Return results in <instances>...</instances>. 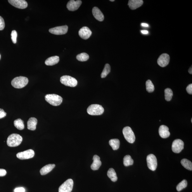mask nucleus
<instances>
[{"mask_svg": "<svg viewBox=\"0 0 192 192\" xmlns=\"http://www.w3.org/2000/svg\"><path fill=\"white\" fill-rule=\"evenodd\" d=\"M23 141L20 135L13 134L9 136L7 140V144L9 147H15L20 145Z\"/></svg>", "mask_w": 192, "mask_h": 192, "instance_id": "obj_1", "label": "nucleus"}, {"mask_svg": "<svg viewBox=\"0 0 192 192\" xmlns=\"http://www.w3.org/2000/svg\"><path fill=\"white\" fill-rule=\"evenodd\" d=\"M45 99L47 102L54 106L60 105L63 101L61 96L55 94H47L45 96Z\"/></svg>", "mask_w": 192, "mask_h": 192, "instance_id": "obj_2", "label": "nucleus"}, {"mask_svg": "<svg viewBox=\"0 0 192 192\" xmlns=\"http://www.w3.org/2000/svg\"><path fill=\"white\" fill-rule=\"evenodd\" d=\"M28 80L27 77L20 76L14 78L12 80L11 85L15 88L20 89L23 88L28 84Z\"/></svg>", "mask_w": 192, "mask_h": 192, "instance_id": "obj_3", "label": "nucleus"}, {"mask_svg": "<svg viewBox=\"0 0 192 192\" xmlns=\"http://www.w3.org/2000/svg\"><path fill=\"white\" fill-rule=\"evenodd\" d=\"M87 112L91 115H100L103 113L104 109L99 104H92L87 108Z\"/></svg>", "mask_w": 192, "mask_h": 192, "instance_id": "obj_4", "label": "nucleus"}, {"mask_svg": "<svg viewBox=\"0 0 192 192\" xmlns=\"http://www.w3.org/2000/svg\"><path fill=\"white\" fill-rule=\"evenodd\" d=\"M61 83L66 86L74 87L78 84L77 80L75 78L69 75H63L60 78Z\"/></svg>", "mask_w": 192, "mask_h": 192, "instance_id": "obj_5", "label": "nucleus"}, {"mask_svg": "<svg viewBox=\"0 0 192 192\" xmlns=\"http://www.w3.org/2000/svg\"><path fill=\"white\" fill-rule=\"evenodd\" d=\"M122 132L125 138L128 142L131 143H134L136 137L131 127L129 126L125 127L123 129Z\"/></svg>", "mask_w": 192, "mask_h": 192, "instance_id": "obj_6", "label": "nucleus"}, {"mask_svg": "<svg viewBox=\"0 0 192 192\" xmlns=\"http://www.w3.org/2000/svg\"><path fill=\"white\" fill-rule=\"evenodd\" d=\"M147 162L149 169L152 171L156 169L157 167V161L155 155L153 154L148 155L147 156Z\"/></svg>", "mask_w": 192, "mask_h": 192, "instance_id": "obj_7", "label": "nucleus"}, {"mask_svg": "<svg viewBox=\"0 0 192 192\" xmlns=\"http://www.w3.org/2000/svg\"><path fill=\"white\" fill-rule=\"evenodd\" d=\"M73 184L72 179H68L59 187V192H71L72 190Z\"/></svg>", "mask_w": 192, "mask_h": 192, "instance_id": "obj_8", "label": "nucleus"}, {"mask_svg": "<svg viewBox=\"0 0 192 192\" xmlns=\"http://www.w3.org/2000/svg\"><path fill=\"white\" fill-rule=\"evenodd\" d=\"M184 148V143L181 139H176L173 142L172 150L175 153H179Z\"/></svg>", "mask_w": 192, "mask_h": 192, "instance_id": "obj_9", "label": "nucleus"}, {"mask_svg": "<svg viewBox=\"0 0 192 192\" xmlns=\"http://www.w3.org/2000/svg\"><path fill=\"white\" fill-rule=\"evenodd\" d=\"M68 26L64 25L51 28L49 29V32L54 35H62L66 34L68 32Z\"/></svg>", "mask_w": 192, "mask_h": 192, "instance_id": "obj_10", "label": "nucleus"}, {"mask_svg": "<svg viewBox=\"0 0 192 192\" xmlns=\"http://www.w3.org/2000/svg\"><path fill=\"white\" fill-rule=\"evenodd\" d=\"M34 151L32 149H30L23 152L18 153L16 155V156L19 159L24 160L32 158L34 157Z\"/></svg>", "mask_w": 192, "mask_h": 192, "instance_id": "obj_11", "label": "nucleus"}, {"mask_svg": "<svg viewBox=\"0 0 192 192\" xmlns=\"http://www.w3.org/2000/svg\"><path fill=\"white\" fill-rule=\"evenodd\" d=\"M170 61V56L167 53H163L158 59L157 63L160 67H164L167 66Z\"/></svg>", "mask_w": 192, "mask_h": 192, "instance_id": "obj_12", "label": "nucleus"}, {"mask_svg": "<svg viewBox=\"0 0 192 192\" xmlns=\"http://www.w3.org/2000/svg\"><path fill=\"white\" fill-rule=\"evenodd\" d=\"M9 3L16 8L24 9L27 8L28 4L24 0H9Z\"/></svg>", "mask_w": 192, "mask_h": 192, "instance_id": "obj_13", "label": "nucleus"}, {"mask_svg": "<svg viewBox=\"0 0 192 192\" xmlns=\"http://www.w3.org/2000/svg\"><path fill=\"white\" fill-rule=\"evenodd\" d=\"M82 2L80 0L75 1L74 0H71L68 2L67 5V8L68 10L71 11H76L79 8L81 5Z\"/></svg>", "mask_w": 192, "mask_h": 192, "instance_id": "obj_14", "label": "nucleus"}, {"mask_svg": "<svg viewBox=\"0 0 192 192\" xmlns=\"http://www.w3.org/2000/svg\"><path fill=\"white\" fill-rule=\"evenodd\" d=\"M92 34L91 30L87 27H84L80 28L79 31V35L82 39L87 40L89 38Z\"/></svg>", "mask_w": 192, "mask_h": 192, "instance_id": "obj_15", "label": "nucleus"}, {"mask_svg": "<svg viewBox=\"0 0 192 192\" xmlns=\"http://www.w3.org/2000/svg\"><path fill=\"white\" fill-rule=\"evenodd\" d=\"M159 133L160 136L163 139H166L170 136V133L169 128L164 125H161L159 129Z\"/></svg>", "mask_w": 192, "mask_h": 192, "instance_id": "obj_16", "label": "nucleus"}, {"mask_svg": "<svg viewBox=\"0 0 192 192\" xmlns=\"http://www.w3.org/2000/svg\"><path fill=\"white\" fill-rule=\"evenodd\" d=\"M143 3L142 0H130L128 5L132 10H135L141 6Z\"/></svg>", "mask_w": 192, "mask_h": 192, "instance_id": "obj_17", "label": "nucleus"}, {"mask_svg": "<svg viewBox=\"0 0 192 192\" xmlns=\"http://www.w3.org/2000/svg\"><path fill=\"white\" fill-rule=\"evenodd\" d=\"M92 13L95 18L100 21L104 20V17L103 14L97 7H94L92 9Z\"/></svg>", "mask_w": 192, "mask_h": 192, "instance_id": "obj_18", "label": "nucleus"}, {"mask_svg": "<svg viewBox=\"0 0 192 192\" xmlns=\"http://www.w3.org/2000/svg\"><path fill=\"white\" fill-rule=\"evenodd\" d=\"M93 162L91 166L92 169L93 170H98L101 165L100 158L96 155H94L93 157Z\"/></svg>", "mask_w": 192, "mask_h": 192, "instance_id": "obj_19", "label": "nucleus"}, {"mask_svg": "<svg viewBox=\"0 0 192 192\" xmlns=\"http://www.w3.org/2000/svg\"><path fill=\"white\" fill-rule=\"evenodd\" d=\"M37 123V120L35 117L29 118L27 122L28 129V130L34 131L36 129V126Z\"/></svg>", "mask_w": 192, "mask_h": 192, "instance_id": "obj_20", "label": "nucleus"}, {"mask_svg": "<svg viewBox=\"0 0 192 192\" xmlns=\"http://www.w3.org/2000/svg\"><path fill=\"white\" fill-rule=\"evenodd\" d=\"M59 61L60 58L58 56H52L47 59L45 61V64L47 66H53L58 63Z\"/></svg>", "mask_w": 192, "mask_h": 192, "instance_id": "obj_21", "label": "nucleus"}, {"mask_svg": "<svg viewBox=\"0 0 192 192\" xmlns=\"http://www.w3.org/2000/svg\"><path fill=\"white\" fill-rule=\"evenodd\" d=\"M55 167V165L54 164L46 165L40 170V174L42 175H45L51 172Z\"/></svg>", "mask_w": 192, "mask_h": 192, "instance_id": "obj_22", "label": "nucleus"}, {"mask_svg": "<svg viewBox=\"0 0 192 192\" xmlns=\"http://www.w3.org/2000/svg\"><path fill=\"white\" fill-rule=\"evenodd\" d=\"M108 176L110 178L111 181L113 182H115L117 180V173L113 168H111L109 169L107 172Z\"/></svg>", "mask_w": 192, "mask_h": 192, "instance_id": "obj_23", "label": "nucleus"}, {"mask_svg": "<svg viewBox=\"0 0 192 192\" xmlns=\"http://www.w3.org/2000/svg\"><path fill=\"white\" fill-rule=\"evenodd\" d=\"M110 145L112 147L113 150H117L119 148L120 142L118 139H113L110 140L109 142Z\"/></svg>", "mask_w": 192, "mask_h": 192, "instance_id": "obj_24", "label": "nucleus"}, {"mask_svg": "<svg viewBox=\"0 0 192 192\" xmlns=\"http://www.w3.org/2000/svg\"><path fill=\"white\" fill-rule=\"evenodd\" d=\"M14 126L19 130H21L24 129V123L23 121L20 118H18L14 121Z\"/></svg>", "mask_w": 192, "mask_h": 192, "instance_id": "obj_25", "label": "nucleus"}, {"mask_svg": "<svg viewBox=\"0 0 192 192\" xmlns=\"http://www.w3.org/2000/svg\"><path fill=\"white\" fill-rule=\"evenodd\" d=\"M181 164L187 169L191 171L192 170V163L190 161L186 159H183L181 161Z\"/></svg>", "mask_w": 192, "mask_h": 192, "instance_id": "obj_26", "label": "nucleus"}, {"mask_svg": "<svg viewBox=\"0 0 192 192\" xmlns=\"http://www.w3.org/2000/svg\"><path fill=\"white\" fill-rule=\"evenodd\" d=\"M134 160L132 159L131 156L128 155L124 156L123 159V163L126 167L129 166L133 164Z\"/></svg>", "mask_w": 192, "mask_h": 192, "instance_id": "obj_27", "label": "nucleus"}, {"mask_svg": "<svg viewBox=\"0 0 192 192\" xmlns=\"http://www.w3.org/2000/svg\"><path fill=\"white\" fill-rule=\"evenodd\" d=\"M165 100L169 101L171 100L173 96V92L171 89L169 88L166 89L164 91Z\"/></svg>", "mask_w": 192, "mask_h": 192, "instance_id": "obj_28", "label": "nucleus"}, {"mask_svg": "<svg viewBox=\"0 0 192 192\" xmlns=\"http://www.w3.org/2000/svg\"><path fill=\"white\" fill-rule=\"evenodd\" d=\"M110 66L109 64H106L104 68L103 72H102L101 77V78H105L110 72Z\"/></svg>", "mask_w": 192, "mask_h": 192, "instance_id": "obj_29", "label": "nucleus"}, {"mask_svg": "<svg viewBox=\"0 0 192 192\" xmlns=\"http://www.w3.org/2000/svg\"><path fill=\"white\" fill-rule=\"evenodd\" d=\"M76 58L78 61L81 62L86 61L88 60L89 56L88 54L85 53H82L78 54Z\"/></svg>", "mask_w": 192, "mask_h": 192, "instance_id": "obj_30", "label": "nucleus"}, {"mask_svg": "<svg viewBox=\"0 0 192 192\" xmlns=\"http://www.w3.org/2000/svg\"><path fill=\"white\" fill-rule=\"evenodd\" d=\"M146 87L147 91L149 92H152L155 90L154 84L150 80H148L146 82Z\"/></svg>", "mask_w": 192, "mask_h": 192, "instance_id": "obj_31", "label": "nucleus"}, {"mask_svg": "<svg viewBox=\"0 0 192 192\" xmlns=\"http://www.w3.org/2000/svg\"><path fill=\"white\" fill-rule=\"evenodd\" d=\"M188 185V182L186 180H184L177 185V190L178 191H180L182 189L186 188Z\"/></svg>", "mask_w": 192, "mask_h": 192, "instance_id": "obj_32", "label": "nucleus"}, {"mask_svg": "<svg viewBox=\"0 0 192 192\" xmlns=\"http://www.w3.org/2000/svg\"><path fill=\"white\" fill-rule=\"evenodd\" d=\"M11 39L14 44L16 43V39L17 37V32L15 30H13L11 33Z\"/></svg>", "mask_w": 192, "mask_h": 192, "instance_id": "obj_33", "label": "nucleus"}, {"mask_svg": "<svg viewBox=\"0 0 192 192\" xmlns=\"http://www.w3.org/2000/svg\"><path fill=\"white\" fill-rule=\"evenodd\" d=\"M5 26L4 19L2 16H0V30H2L4 29Z\"/></svg>", "mask_w": 192, "mask_h": 192, "instance_id": "obj_34", "label": "nucleus"}, {"mask_svg": "<svg viewBox=\"0 0 192 192\" xmlns=\"http://www.w3.org/2000/svg\"><path fill=\"white\" fill-rule=\"evenodd\" d=\"M186 90L187 92L190 94H192V84H190L186 87Z\"/></svg>", "mask_w": 192, "mask_h": 192, "instance_id": "obj_35", "label": "nucleus"}, {"mask_svg": "<svg viewBox=\"0 0 192 192\" xmlns=\"http://www.w3.org/2000/svg\"><path fill=\"white\" fill-rule=\"evenodd\" d=\"M6 115V113L5 112L3 109H0V119L5 117Z\"/></svg>", "mask_w": 192, "mask_h": 192, "instance_id": "obj_36", "label": "nucleus"}, {"mask_svg": "<svg viewBox=\"0 0 192 192\" xmlns=\"http://www.w3.org/2000/svg\"><path fill=\"white\" fill-rule=\"evenodd\" d=\"M14 192H25V189L23 187H19L14 189Z\"/></svg>", "mask_w": 192, "mask_h": 192, "instance_id": "obj_37", "label": "nucleus"}, {"mask_svg": "<svg viewBox=\"0 0 192 192\" xmlns=\"http://www.w3.org/2000/svg\"><path fill=\"white\" fill-rule=\"evenodd\" d=\"M6 174V170L0 169V177L5 176Z\"/></svg>", "mask_w": 192, "mask_h": 192, "instance_id": "obj_38", "label": "nucleus"}, {"mask_svg": "<svg viewBox=\"0 0 192 192\" xmlns=\"http://www.w3.org/2000/svg\"><path fill=\"white\" fill-rule=\"evenodd\" d=\"M141 32L142 33V34H148V31L147 30H142Z\"/></svg>", "mask_w": 192, "mask_h": 192, "instance_id": "obj_39", "label": "nucleus"}, {"mask_svg": "<svg viewBox=\"0 0 192 192\" xmlns=\"http://www.w3.org/2000/svg\"><path fill=\"white\" fill-rule=\"evenodd\" d=\"M141 25L143 26V27H148L149 25L148 24H147V23H142L141 24Z\"/></svg>", "mask_w": 192, "mask_h": 192, "instance_id": "obj_40", "label": "nucleus"}, {"mask_svg": "<svg viewBox=\"0 0 192 192\" xmlns=\"http://www.w3.org/2000/svg\"><path fill=\"white\" fill-rule=\"evenodd\" d=\"M189 72L190 74L192 75V67H190L189 68Z\"/></svg>", "mask_w": 192, "mask_h": 192, "instance_id": "obj_41", "label": "nucleus"}, {"mask_svg": "<svg viewBox=\"0 0 192 192\" xmlns=\"http://www.w3.org/2000/svg\"><path fill=\"white\" fill-rule=\"evenodd\" d=\"M114 1H115L114 0H110V1L112 2H114Z\"/></svg>", "mask_w": 192, "mask_h": 192, "instance_id": "obj_42", "label": "nucleus"}, {"mask_svg": "<svg viewBox=\"0 0 192 192\" xmlns=\"http://www.w3.org/2000/svg\"><path fill=\"white\" fill-rule=\"evenodd\" d=\"M191 122H192V118H191Z\"/></svg>", "mask_w": 192, "mask_h": 192, "instance_id": "obj_43", "label": "nucleus"}, {"mask_svg": "<svg viewBox=\"0 0 192 192\" xmlns=\"http://www.w3.org/2000/svg\"><path fill=\"white\" fill-rule=\"evenodd\" d=\"M1 54H0V59H1Z\"/></svg>", "mask_w": 192, "mask_h": 192, "instance_id": "obj_44", "label": "nucleus"}]
</instances>
